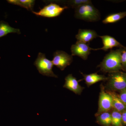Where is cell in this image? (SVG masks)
I'll use <instances>...</instances> for the list:
<instances>
[{"label": "cell", "instance_id": "6da1fadb", "mask_svg": "<svg viewBox=\"0 0 126 126\" xmlns=\"http://www.w3.org/2000/svg\"><path fill=\"white\" fill-rule=\"evenodd\" d=\"M121 50H111L106 55L99 65L101 70L103 72H118L122 67L121 63Z\"/></svg>", "mask_w": 126, "mask_h": 126}, {"label": "cell", "instance_id": "7a4b0ae2", "mask_svg": "<svg viewBox=\"0 0 126 126\" xmlns=\"http://www.w3.org/2000/svg\"><path fill=\"white\" fill-rule=\"evenodd\" d=\"M75 16L79 19L89 22H95L100 20V12L92 2L79 6L75 9Z\"/></svg>", "mask_w": 126, "mask_h": 126}, {"label": "cell", "instance_id": "3957f363", "mask_svg": "<svg viewBox=\"0 0 126 126\" xmlns=\"http://www.w3.org/2000/svg\"><path fill=\"white\" fill-rule=\"evenodd\" d=\"M39 73L42 75L48 77L57 78L58 76L55 74L52 70L53 64L52 61L46 58L45 54L39 53L38 57L34 63Z\"/></svg>", "mask_w": 126, "mask_h": 126}, {"label": "cell", "instance_id": "277c9868", "mask_svg": "<svg viewBox=\"0 0 126 126\" xmlns=\"http://www.w3.org/2000/svg\"><path fill=\"white\" fill-rule=\"evenodd\" d=\"M107 80L108 86L112 90L122 92L126 89V74L118 72L110 73Z\"/></svg>", "mask_w": 126, "mask_h": 126}, {"label": "cell", "instance_id": "5b68a950", "mask_svg": "<svg viewBox=\"0 0 126 126\" xmlns=\"http://www.w3.org/2000/svg\"><path fill=\"white\" fill-rule=\"evenodd\" d=\"M67 6L61 7L56 3H51L44 7L38 12L32 11L33 14L37 16L53 18L58 16L65 9H68Z\"/></svg>", "mask_w": 126, "mask_h": 126}, {"label": "cell", "instance_id": "8992f818", "mask_svg": "<svg viewBox=\"0 0 126 126\" xmlns=\"http://www.w3.org/2000/svg\"><path fill=\"white\" fill-rule=\"evenodd\" d=\"M72 55L68 54L62 50H57L54 53L52 63L60 70H63L73 62Z\"/></svg>", "mask_w": 126, "mask_h": 126}, {"label": "cell", "instance_id": "52a82bcc", "mask_svg": "<svg viewBox=\"0 0 126 126\" xmlns=\"http://www.w3.org/2000/svg\"><path fill=\"white\" fill-rule=\"evenodd\" d=\"M92 48L89 46V44L77 41L71 47L72 56H77L83 60H86L90 54Z\"/></svg>", "mask_w": 126, "mask_h": 126}, {"label": "cell", "instance_id": "ba28073f", "mask_svg": "<svg viewBox=\"0 0 126 126\" xmlns=\"http://www.w3.org/2000/svg\"><path fill=\"white\" fill-rule=\"evenodd\" d=\"M112 108V99L108 92L102 89L99 94L98 109L96 115L108 112Z\"/></svg>", "mask_w": 126, "mask_h": 126}, {"label": "cell", "instance_id": "9c48e42d", "mask_svg": "<svg viewBox=\"0 0 126 126\" xmlns=\"http://www.w3.org/2000/svg\"><path fill=\"white\" fill-rule=\"evenodd\" d=\"M65 82L64 88L68 89L76 94H80L84 88L79 85L77 79L72 74H69L65 78Z\"/></svg>", "mask_w": 126, "mask_h": 126}, {"label": "cell", "instance_id": "30bf717a", "mask_svg": "<svg viewBox=\"0 0 126 126\" xmlns=\"http://www.w3.org/2000/svg\"><path fill=\"white\" fill-rule=\"evenodd\" d=\"M99 35L94 30L79 29L78 33L75 36L77 41L89 44L90 41L98 37Z\"/></svg>", "mask_w": 126, "mask_h": 126}, {"label": "cell", "instance_id": "8fae6325", "mask_svg": "<svg viewBox=\"0 0 126 126\" xmlns=\"http://www.w3.org/2000/svg\"><path fill=\"white\" fill-rule=\"evenodd\" d=\"M98 37L102 39L103 46L101 48L97 49L92 48V50H102L107 51L108 49L112 48L113 47L121 46L120 43L116 39L112 36L108 35L99 36Z\"/></svg>", "mask_w": 126, "mask_h": 126}, {"label": "cell", "instance_id": "7c38bea8", "mask_svg": "<svg viewBox=\"0 0 126 126\" xmlns=\"http://www.w3.org/2000/svg\"><path fill=\"white\" fill-rule=\"evenodd\" d=\"M84 77V81L88 86H91L98 82L107 80L108 78L101 75L98 74L97 73L84 74L82 73Z\"/></svg>", "mask_w": 126, "mask_h": 126}, {"label": "cell", "instance_id": "4fadbf2b", "mask_svg": "<svg viewBox=\"0 0 126 126\" xmlns=\"http://www.w3.org/2000/svg\"><path fill=\"white\" fill-rule=\"evenodd\" d=\"M108 93L112 99V108L120 112H123L126 110V105L120 99L119 96L112 92Z\"/></svg>", "mask_w": 126, "mask_h": 126}, {"label": "cell", "instance_id": "5bb4252c", "mask_svg": "<svg viewBox=\"0 0 126 126\" xmlns=\"http://www.w3.org/2000/svg\"><path fill=\"white\" fill-rule=\"evenodd\" d=\"M52 1L53 2H57L64 5V6L68 7H72L75 9L79 6L86 3L92 2L89 0H59Z\"/></svg>", "mask_w": 126, "mask_h": 126}, {"label": "cell", "instance_id": "9a60e30c", "mask_svg": "<svg viewBox=\"0 0 126 126\" xmlns=\"http://www.w3.org/2000/svg\"><path fill=\"white\" fill-rule=\"evenodd\" d=\"M7 1L10 4L17 5L32 11H33L35 2L34 0H9Z\"/></svg>", "mask_w": 126, "mask_h": 126}, {"label": "cell", "instance_id": "2e32d148", "mask_svg": "<svg viewBox=\"0 0 126 126\" xmlns=\"http://www.w3.org/2000/svg\"><path fill=\"white\" fill-rule=\"evenodd\" d=\"M10 33L20 34V30L11 27L7 23L2 22L0 23V38Z\"/></svg>", "mask_w": 126, "mask_h": 126}, {"label": "cell", "instance_id": "e0dca14e", "mask_svg": "<svg viewBox=\"0 0 126 126\" xmlns=\"http://www.w3.org/2000/svg\"><path fill=\"white\" fill-rule=\"evenodd\" d=\"M126 16V12L111 14L106 16L102 21V22L104 24L115 23Z\"/></svg>", "mask_w": 126, "mask_h": 126}, {"label": "cell", "instance_id": "ac0fdd59", "mask_svg": "<svg viewBox=\"0 0 126 126\" xmlns=\"http://www.w3.org/2000/svg\"><path fill=\"white\" fill-rule=\"evenodd\" d=\"M97 120L100 124L105 126L111 124V116L108 112H104L98 115Z\"/></svg>", "mask_w": 126, "mask_h": 126}, {"label": "cell", "instance_id": "d6986e66", "mask_svg": "<svg viewBox=\"0 0 126 126\" xmlns=\"http://www.w3.org/2000/svg\"><path fill=\"white\" fill-rule=\"evenodd\" d=\"M111 114L112 125L113 126H123L121 112L114 110Z\"/></svg>", "mask_w": 126, "mask_h": 126}, {"label": "cell", "instance_id": "ffe728a7", "mask_svg": "<svg viewBox=\"0 0 126 126\" xmlns=\"http://www.w3.org/2000/svg\"><path fill=\"white\" fill-rule=\"evenodd\" d=\"M121 57L122 66L126 67V49L122 50Z\"/></svg>", "mask_w": 126, "mask_h": 126}, {"label": "cell", "instance_id": "44dd1931", "mask_svg": "<svg viewBox=\"0 0 126 126\" xmlns=\"http://www.w3.org/2000/svg\"><path fill=\"white\" fill-rule=\"evenodd\" d=\"M119 97L123 103L126 105V89L121 92Z\"/></svg>", "mask_w": 126, "mask_h": 126}, {"label": "cell", "instance_id": "7402d4cb", "mask_svg": "<svg viewBox=\"0 0 126 126\" xmlns=\"http://www.w3.org/2000/svg\"><path fill=\"white\" fill-rule=\"evenodd\" d=\"M122 123L126 125V110L122 113Z\"/></svg>", "mask_w": 126, "mask_h": 126}]
</instances>
